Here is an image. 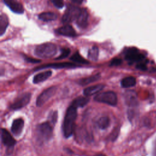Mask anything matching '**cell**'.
Wrapping results in <instances>:
<instances>
[{"label":"cell","instance_id":"ac0fdd59","mask_svg":"<svg viewBox=\"0 0 156 156\" xmlns=\"http://www.w3.org/2000/svg\"><path fill=\"white\" fill-rule=\"evenodd\" d=\"M89 101L90 98H88V96H79L73 101L71 105H73L76 108L83 107L85 106Z\"/></svg>","mask_w":156,"mask_h":156},{"label":"cell","instance_id":"4316f807","mask_svg":"<svg viewBox=\"0 0 156 156\" xmlns=\"http://www.w3.org/2000/svg\"><path fill=\"white\" fill-rule=\"evenodd\" d=\"M71 52V51L69 48H63L62 49V52H61V54L60 55L57 57L55 60H62V59H63L66 57H67L69 54Z\"/></svg>","mask_w":156,"mask_h":156},{"label":"cell","instance_id":"83f0119b","mask_svg":"<svg viewBox=\"0 0 156 156\" xmlns=\"http://www.w3.org/2000/svg\"><path fill=\"white\" fill-rule=\"evenodd\" d=\"M119 128H115L114 129V130L112 131V132L110 133V136H109V139L112 141H114L117 138L118 136L119 135Z\"/></svg>","mask_w":156,"mask_h":156},{"label":"cell","instance_id":"836d02e7","mask_svg":"<svg viewBox=\"0 0 156 156\" xmlns=\"http://www.w3.org/2000/svg\"><path fill=\"white\" fill-rule=\"evenodd\" d=\"M94 156H106V155H104V154H98L95 155Z\"/></svg>","mask_w":156,"mask_h":156},{"label":"cell","instance_id":"cb8c5ba5","mask_svg":"<svg viewBox=\"0 0 156 156\" xmlns=\"http://www.w3.org/2000/svg\"><path fill=\"white\" fill-rule=\"evenodd\" d=\"M99 49L96 46L92 47L88 52V58L92 61H96L98 59Z\"/></svg>","mask_w":156,"mask_h":156},{"label":"cell","instance_id":"30bf717a","mask_svg":"<svg viewBox=\"0 0 156 156\" xmlns=\"http://www.w3.org/2000/svg\"><path fill=\"white\" fill-rule=\"evenodd\" d=\"M24 126V120L22 118H16L12 122L11 126V132L16 136H18L23 132Z\"/></svg>","mask_w":156,"mask_h":156},{"label":"cell","instance_id":"ba28073f","mask_svg":"<svg viewBox=\"0 0 156 156\" xmlns=\"http://www.w3.org/2000/svg\"><path fill=\"white\" fill-rule=\"evenodd\" d=\"M124 55L126 60L130 63L139 62L144 58L143 54L139 53L136 48H128L124 51Z\"/></svg>","mask_w":156,"mask_h":156},{"label":"cell","instance_id":"277c9868","mask_svg":"<svg viewBox=\"0 0 156 156\" xmlns=\"http://www.w3.org/2000/svg\"><path fill=\"white\" fill-rule=\"evenodd\" d=\"M94 100L96 102L106 104L111 106H115L118 102L117 96L112 91L99 93L94 96Z\"/></svg>","mask_w":156,"mask_h":156},{"label":"cell","instance_id":"7c38bea8","mask_svg":"<svg viewBox=\"0 0 156 156\" xmlns=\"http://www.w3.org/2000/svg\"><path fill=\"white\" fill-rule=\"evenodd\" d=\"M3 1L13 12L19 14L24 12V8L22 4L17 0H3Z\"/></svg>","mask_w":156,"mask_h":156},{"label":"cell","instance_id":"484cf974","mask_svg":"<svg viewBox=\"0 0 156 156\" xmlns=\"http://www.w3.org/2000/svg\"><path fill=\"white\" fill-rule=\"evenodd\" d=\"M58 118L57 111H51L48 115V122L52 126H54Z\"/></svg>","mask_w":156,"mask_h":156},{"label":"cell","instance_id":"d6986e66","mask_svg":"<svg viewBox=\"0 0 156 156\" xmlns=\"http://www.w3.org/2000/svg\"><path fill=\"white\" fill-rule=\"evenodd\" d=\"M100 77H101V74L99 73H98V74L92 75L89 77H87L79 79L78 80V83L82 86L87 85L91 83L97 81L98 80H99L100 79Z\"/></svg>","mask_w":156,"mask_h":156},{"label":"cell","instance_id":"8fae6325","mask_svg":"<svg viewBox=\"0 0 156 156\" xmlns=\"http://www.w3.org/2000/svg\"><path fill=\"white\" fill-rule=\"evenodd\" d=\"M77 65L74 63L69 62H61V63H50L44 65H42L41 66L37 67L35 70H40L44 68H73L76 67Z\"/></svg>","mask_w":156,"mask_h":156},{"label":"cell","instance_id":"d4e9b609","mask_svg":"<svg viewBox=\"0 0 156 156\" xmlns=\"http://www.w3.org/2000/svg\"><path fill=\"white\" fill-rule=\"evenodd\" d=\"M70 60L73 62L78 63L80 64H88L89 62L82 57L78 52H76L70 58Z\"/></svg>","mask_w":156,"mask_h":156},{"label":"cell","instance_id":"7402d4cb","mask_svg":"<svg viewBox=\"0 0 156 156\" xmlns=\"http://www.w3.org/2000/svg\"><path fill=\"white\" fill-rule=\"evenodd\" d=\"M110 121L109 118L106 116H104L99 118V119L97 121V126L99 129L105 130L107 127H108L110 125Z\"/></svg>","mask_w":156,"mask_h":156},{"label":"cell","instance_id":"8992f818","mask_svg":"<svg viewBox=\"0 0 156 156\" xmlns=\"http://www.w3.org/2000/svg\"><path fill=\"white\" fill-rule=\"evenodd\" d=\"M57 90V86H52L44 90L39 96L36 100V105L37 107L43 106L49 99H51L56 93Z\"/></svg>","mask_w":156,"mask_h":156},{"label":"cell","instance_id":"5bb4252c","mask_svg":"<svg viewBox=\"0 0 156 156\" xmlns=\"http://www.w3.org/2000/svg\"><path fill=\"white\" fill-rule=\"evenodd\" d=\"M56 33L66 37H74L76 35V32L74 28L69 24H65L56 30Z\"/></svg>","mask_w":156,"mask_h":156},{"label":"cell","instance_id":"9a60e30c","mask_svg":"<svg viewBox=\"0 0 156 156\" xmlns=\"http://www.w3.org/2000/svg\"><path fill=\"white\" fill-rule=\"evenodd\" d=\"M124 100L126 104L128 106L135 107L138 104V101L136 98V94L133 91H127L124 93Z\"/></svg>","mask_w":156,"mask_h":156},{"label":"cell","instance_id":"52a82bcc","mask_svg":"<svg viewBox=\"0 0 156 156\" xmlns=\"http://www.w3.org/2000/svg\"><path fill=\"white\" fill-rule=\"evenodd\" d=\"M31 98V93L27 92L18 96L10 105V108L12 110H19L27 105Z\"/></svg>","mask_w":156,"mask_h":156},{"label":"cell","instance_id":"2e32d148","mask_svg":"<svg viewBox=\"0 0 156 156\" xmlns=\"http://www.w3.org/2000/svg\"><path fill=\"white\" fill-rule=\"evenodd\" d=\"M104 88V85L98 84L88 87L83 90V94L86 96H90L99 93Z\"/></svg>","mask_w":156,"mask_h":156},{"label":"cell","instance_id":"3957f363","mask_svg":"<svg viewBox=\"0 0 156 156\" xmlns=\"http://www.w3.org/2000/svg\"><path fill=\"white\" fill-rule=\"evenodd\" d=\"M57 46L52 43H45L38 45L34 53L36 56L43 58H49L54 57L57 53Z\"/></svg>","mask_w":156,"mask_h":156},{"label":"cell","instance_id":"ffe728a7","mask_svg":"<svg viewBox=\"0 0 156 156\" xmlns=\"http://www.w3.org/2000/svg\"><path fill=\"white\" fill-rule=\"evenodd\" d=\"M136 79L133 76H128L122 79L121 81V85L122 88H130L135 86Z\"/></svg>","mask_w":156,"mask_h":156},{"label":"cell","instance_id":"f1b7e54d","mask_svg":"<svg viewBox=\"0 0 156 156\" xmlns=\"http://www.w3.org/2000/svg\"><path fill=\"white\" fill-rule=\"evenodd\" d=\"M122 63V60L118 58H114L112 59L110 63V66H119Z\"/></svg>","mask_w":156,"mask_h":156},{"label":"cell","instance_id":"4fadbf2b","mask_svg":"<svg viewBox=\"0 0 156 156\" xmlns=\"http://www.w3.org/2000/svg\"><path fill=\"white\" fill-rule=\"evenodd\" d=\"M88 13L87 10L84 8H81L80 13L76 20L77 25L81 28L85 27L88 24Z\"/></svg>","mask_w":156,"mask_h":156},{"label":"cell","instance_id":"9c48e42d","mask_svg":"<svg viewBox=\"0 0 156 156\" xmlns=\"http://www.w3.org/2000/svg\"><path fill=\"white\" fill-rule=\"evenodd\" d=\"M1 141L4 146H5L9 149H13L16 143V141L8 130L2 128L1 129Z\"/></svg>","mask_w":156,"mask_h":156},{"label":"cell","instance_id":"e0dca14e","mask_svg":"<svg viewBox=\"0 0 156 156\" xmlns=\"http://www.w3.org/2000/svg\"><path fill=\"white\" fill-rule=\"evenodd\" d=\"M52 75V71L48 70L36 74L33 78L34 83H38L47 80Z\"/></svg>","mask_w":156,"mask_h":156},{"label":"cell","instance_id":"d6a6232c","mask_svg":"<svg viewBox=\"0 0 156 156\" xmlns=\"http://www.w3.org/2000/svg\"><path fill=\"white\" fill-rule=\"evenodd\" d=\"M71 1L74 4H80L83 0H69Z\"/></svg>","mask_w":156,"mask_h":156},{"label":"cell","instance_id":"44dd1931","mask_svg":"<svg viewBox=\"0 0 156 156\" xmlns=\"http://www.w3.org/2000/svg\"><path fill=\"white\" fill-rule=\"evenodd\" d=\"M57 18V15L54 12H46L40 13L38 15V18L43 21H50L56 20Z\"/></svg>","mask_w":156,"mask_h":156},{"label":"cell","instance_id":"5b68a950","mask_svg":"<svg viewBox=\"0 0 156 156\" xmlns=\"http://www.w3.org/2000/svg\"><path fill=\"white\" fill-rule=\"evenodd\" d=\"M80 10L81 8L77 6L69 5L62 18V23L64 24H68L74 20L76 21L80 13Z\"/></svg>","mask_w":156,"mask_h":156},{"label":"cell","instance_id":"6da1fadb","mask_svg":"<svg viewBox=\"0 0 156 156\" xmlns=\"http://www.w3.org/2000/svg\"><path fill=\"white\" fill-rule=\"evenodd\" d=\"M77 115V108L70 105L66 110L62 124L63 133L65 138H69L73 135Z\"/></svg>","mask_w":156,"mask_h":156},{"label":"cell","instance_id":"1f68e13d","mask_svg":"<svg viewBox=\"0 0 156 156\" xmlns=\"http://www.w3.org/2000/svg\"><path fill=\"white\" fill-rule=\"evenodd\" d=\"M136 68L138 69H140L141 71H145L147 69V66L144 63H139L136 66Z\"/></svg>","mask_w":156,"mask_h":156},{"label":"cell","instance_id":"603a6c76","mask_svg":"<svg viewBox=\"0 0 156 156\" xmlns=\"http://www.w3.org/2000/svg\"><path fill=\"white\" fill-rule=\"evenodd\" d=\"M9 25V19L5 14H2L0 18V35H2Z\"/></svg>","mask_w":156,"mask_h":156},{"label":"cell","instance_id":"f546056e","mask_svg":"<svg viewBox=\"0 0 156 156\" xmlns=\"http://www.w3.org/2000/svg\"><path fill=\"white\" fill-rule=\"evenodd\" d=\"M53 4L57 8H62L64 5V2L63 0H51Z\"/></svg>","mask_w":156,"mask_h":156},{"label":"cell","instance_id":"4dcf8cb0","mask_svg":"<svg viewBox=\"0 0 156 156\" xmlns=\"http://www.w3.org/2000/svg\"><path fill=\"white\" fill-rule=\"evenodd\" d=\"M24 58H25V60H26V62H29V63H37L40 62V60H38V59L33 58H32V57H27V56H24Z\"/></svg>","mask_w":156,"mask_h":156},{"label":"cell","instance_id":"7a4b0ae2","mask_svg":"<svg viewBox=\"0 0 156 156\" xmlns=\"http://www.w3.org/2000/svg\"><path fill=\"white\" fill-rule=\"evenodd\" d=\"M53 126L48 122L38 124L35 129V136L40 144L49 141L53 135Z\"/></svg>","mask_w":156,"mask_h":156}]
</instances>
